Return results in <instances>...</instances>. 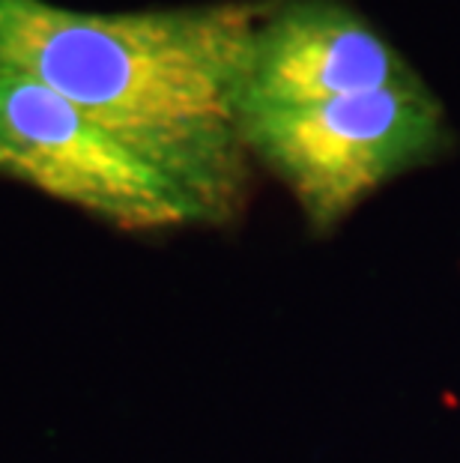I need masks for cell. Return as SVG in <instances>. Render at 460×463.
<instances>
[{
	"label": "cell",
	"instance_id": "1",
	"mask_svg": "<svg viewBox=\"0 0 460 463\" xmlns=\"http://www.w3.org/2000/svg\"><path fill=\"white\" fill-rule=\"evenodd\" d=\"M260 6L207 4L135 13L13 0L0 66L54 87L150 165L194 222H233L249 198L242 135Z\"/></svg>",
	"mask_w": 460,
	"mask_h": 463
},
{
	"label": "cell",
	"instance_id": "2",
	"mask_svg": "<svg viewBox=\"0 0 460 463\" xmlns=\"http://www.w3.org/2000/svg\"><path fill=\"white\" fill-rule=\"evenodd\" d=\"M242 135L314 233L335 231L361 201L437 162L452 141L443 105L422 78L308 108L246 111Z\"/></svg>",
	"mask_w": 460,
	"mask_h": 463
},
{
	"label": "cell",
	"instance_id": "3",
	"mask_svg": "<svg viewBox=\"0 0 460 463\" xmlns=\"http://www.w3.org/2000/svg\"><path fill=\"white\" fill-rule=\"evenodd\" d=\"M0 174L129 231L194 224L168 180L39 78L0 66Z\"/></svg>",
	"mask_w": 460,
	"mask_h": 463
},
{
	"label": "cell",
	"instance_id": "4",
	"mask_svg": "<svg viewBox=\"0 0 460 463\" xmlns=\"http://www.w3.org/2000/svg\"><path fill=\"white\" fill-rule=\"evenodd\" d=\"M413 81L416 69L353 6L284 0L263 9L254 31L246 111L308 108Z\"/></svg>",
	"mask_w": 460,
	"mask_h": 463
},
{
	"label": "cell",
	"instance_id": "5",
	"mask_svg": "<svg viewBox=\"0 0 460 463\" xmlns=\"http://www.w3.org/2000/svg\"><path fill=\"white\" fill-rule=\"evenodd\" d=\"M9 6H13V0H0V22H4V15H6Z\"/></svg>",
	"mask_w": 460,
	"mask_h": 463
}]
</instances>
